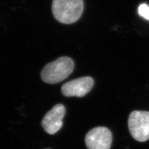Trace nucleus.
<instances>
[{"mask_svg":"<svg viewBox=\"0 0 149 149\" xmlns=\"http://www.w3.org/2000/svg\"><path fill=\"white\" fill-rule=\"evenodd\" d=\"M84 8L83 0H53L52 11L58 22L70 24L77 21Z\"/></svg>","mask_w":149,"mask_h":149,"instance_id":"f257e3e1","label":"nucleus"},{"mask_svg":"<svg viewBox=\"0 0 149 149\" xmlns=\"http://www.w3.org/2000/svg\"><path fill=\"white\" fill-rule=\"evenodd\" d=\"M74 62L68 57H62L47 64L41 72V78L44 82L56 84L64 80L73 72Z\"/></svg>","mask_w":149,"mask_h":149,"instance_id":"f03ea898","label":"nucleus"},{"mask_svg":"<svg viewBox=\"0 0 149 149\" xmlns=\"http://www.w3.org/2000/svg\"><path fill=\"white\" fill-rule=\"evenodd\" d=\"M129 130L132 137L139 142L149 139V112L134 111L128 119Z\"/></svg>","mask_w":149,"mask_h":149,"instance_id":"7ed1b4c3","label":"nucleus"},{"mask_svg":"<svg viewBox=\"0 0 149 149\" xmlns=\"http://www.w3.org/2000/svg\"><path fill=\"white\" fill-rule=\"evenodd\" d=\"M112 142V133L104 127L92 129L85 137L86 146L88 149H110Z\"/></svg>","mask_w":149,"mask_h":149,"instance_id":"20e7f679","label":"nucleus"},{"mask_svg":"<svg viewBox=\"0 0 149 149\" xmlns=\"http://www.w3.org/2000/svg\"><path fill=\"white\" fill-rule=\"evenodd\" d=\"M94 85L90 77H84L70 81L62 86V94L67 97H83L89 93Z\"/></svg>","mask_w":149,"mask_h":149,"instance_id":"39448f33","label":"nucleus"},{"mask_svg":"<svg viewBox=\"0 0 149 149\" xmlns=\"http://www.w3.org/2000/svg\"><path fill=\"white\" fill-rule=\"evenodd\" d=\"M65 114V108L63 104L55 105L52 109L47 113L42 120V126L45 131L51 135L57 133L62 127V119Z\"/></svg>","mask_w":149,"mask_h":149,"instance_id":"423d86ee","label":"nucleus"},{"mask_svg":"<svg viewBox=\"0 0 149 149\" xmlns=\"http://www.w3.org/2000/svg\"><path fill=\"white\" fill-rule=\"evenodd\" d=\"M138 13L139 15L149 21V6L146 4H141L139 6Z\"/></svg>","mask_w":149,"mask_h":149,"instance_id":"0eeeda50","label":"nucleus"},{"mask_svg":"<svg viewBox=\"0 0 149 149\" xmlns=\"http://www.w3.org/2000/svg\"><path fill=\"white\" fill-rule=\"evenodd\" d=\"M47 149H49V148H47Z\"/></svg>","mask_w":149,"mask_h":149,"instance_id":"6e6552de","label":"nucleus"}]
</instances>
